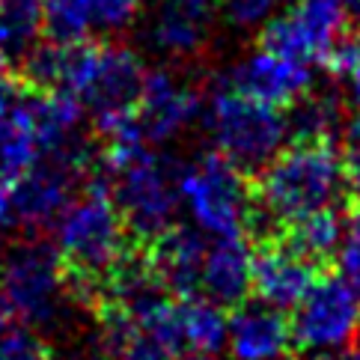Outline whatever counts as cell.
Returning <instances> with one entry per match:
<instances>
[{
    "mask_svg": "<svg viewBox=\"0 0 360 360\" xmlns=\"http://www.w3.org/2000/svg\"><path fill=\"white\" fill-rule=\"evenodd\" d=\"M54 229L69 298L93 316L101 304V280L134 248V238L110 200L101 164L86 176L81 194L66 205Z\"/></svg>",
    "mask_w": 360,
    "mask_h": 360,
    "instance_id": "cell-1",
    "label": "cell"
},
{
    "mask_svg": "<svg viewBox=\"0 0 360 360\" xmlns=\"http://www.w3.org/2000/svg\"><path fill=\"white\" fill-rule=\"evenodd\" d=\"M253 200L283 226L292 217L333 205L342 191L337 140H292L250 176Z\"/></svg>",
    "mask_w": 360,
    "mask_h": 360,
    "instance_id": "cell-2",
    "label": "cell"
},
{
    "mask_svg": "<svg viewBox=\"0 0 360 360\" xmlns=\"http://www.w3.org/2000/svg\"><path fill=\"white\" fill-rule=\"evenodd\" d=\"M105 176L110 188V200L122 214L134 244H146L161 229L176 224V212L179 202H182V194H179L182 164L176 158L152 152L146 146L125 164L105 170Z\"/></svg>",
    "mask_w": 360,
    "mask_h": 360,
    "instance_id": "cell-3",
    "label": "cell"
},
{
    "mask_svg": "<svg viewBox=\"0 0 360 360\" xmlns=\"http://www.w3.org/2000/svg\"><path fill=\"white\" fill-rule=\"evenodd\" d=\"M0 289L12 307V316L27 328H54L66 316L63 310L75 301L66 292V271H63L57 244L45 236H27L6 244L0 256Z\"/></svg>",
    "mask_w": 360,
    "mask_h": 360,
    "instance_id": "cell-4",
    "label": "cell"
},
{
    "mask_svg": "<svg viewBox=\"0 0 360 360\" xmlns=\"http://www.w3.org/2000/svg\"><path fill=\"white\" fill-rule=\"evenodd\" d=\"M205 125L212 131L214 149L224 152L248 176L259 173L289 137L283 108L241 96L221 84H214L209 108H205Z\"/></svg>",
    "mask_w": 360,
    "mask_h": 360,
    "instance_id": "cell-5",
    "label": "cell"
},
{
    "mask_svg": "<svg viewBox=\"0 0 360 360\" xmlns=\"http://www.w3.org/2000/svg\"><path fill=\"white\" fill-rule=\"evenodd\" d=\"M179 194L188 205L194 226L205 236H244V221L253 200L250 176L241 173L224 152H202L197 161L182 164Z\"/></svg>",
    "mask_w": 360,
    "mask_h": 360,
    "instance_id": "cell-6",
    "label": "cell"
},
{
    "mask_svg": "<svg viewBox=\"0 0 360 360\" xmlns=\"http://www.w3.org/2000/svg\"><path fill=\"white\" fill-rule=\"evenodd\" d=\"M292 342L298 349L349 345L360 333V295L330 268L321 271L304 298L295 304Z\"/></svg>",
    "mask_w": 360,
    "mask_h": 360,
    "instance_id": "cell-7",
    "label": "cell"
},
{
    "mask_svg": "<svg viewBox=\"0 0 360 360\" xmlns=\"http://www.w3.org/2000/svg\"><path fill=\"white\" fill-rule=\"evenodd\" d=\"M84 185V179L51 158H39L21 179L9 185V202L15 226L27 236H45L54 229L66 205L78 197L75 191Z\"/></svg>",
    "mask_w": 360,
    "mask_h": 360,
    "instance_id": "cell-8",
    "label": "cell"
},
{
    "mask_svg": "<svg viewBox=\"0 0 360 360\" xmlns=\"http://www.w3.org/2000/svg\"><path fill=\"white\" fill-rule=\"evenodd\" d=\"M202 113V93L173 69H149L137 98V120L149 143H167L191 128Z\"/></svg>",
    "mask_w": 360,
    "mask_h": 360,
    "instance_id": "cell-9",
    "label": "cell"
},
{
    "mask_svg": "<svg viewBox=\"0 0 360 360\" xmlns=\"http://www.w3.org/2000/svg\"><path fill=\"white\" fill-rule=\"evenodd\" d=\"M214 9V0H158L149 18V45L176 66H191L212 42Z\"/></svg>",
    "mask_w": 360,
    "mask_h": 360,
    "instance_id": "cell-10",
    "label": "cell"
},
{
    "mask_svg": "<svg viewBox=\"0 0 360 360\" xmlns=\"http://www.w3.org/2000/svg\"><path fill=\"white\" fill-rule=\"evenodd\" d=\"M214 84L286 110L295 98H301L313 86V75L310 66H304V63L283 60L271 51L256 48L253 54H248L229 72H224Z\"/></svg>",
    "mask_w": 360,
    "mask_h": 360,
    "instance_id": "cell-11",
    "label": "cell"
},
{
    "mask_svg": "<svg viewBox=\"0 0 360 360\" xmlns=\"http://www.w3.org/2000/svg\"><path fill=\"white\" fill-rule=\"evenodd\" d=\"M321 271L325 268L304 259L277 238L259 241L250 256V295L277 310H295V304L304 298Z\"/></svg>",
    "mask_w": 360,
    "mask_h": 360,
    "instance_id": "cell-12",
    "label": "cell"
},
{
    "mask_svg": "<svg viewBox=\"0 0 360 360\" xmlns=\"http://www.w3.org/2000/svg\"><path fill=\"white\" fill-rule=\"evenodd\" d=\"M143 78H146V66L131 48L101 42L96 54V66L89 72V81L78 98L84 110H93V117L113 110H131L137 108Z\"/></svg>",
    "mask_w": 360,
    "mask_h": 360,
    "instance_id": "cell-13",
    "label": "cell"
},
{
    "mask_svg": "<svg viewBox=\"0 0 360 360\" xmlns=\"http://www.w3.org/2000/svg\"><path fill=\"white\" fill-rule=\"evenodd\" d=\"M146 253L149 268L161 280V286L173 295V298H188V295H200V271L205 259V238L200 226L170 224L152 236L146 244H140Z\"/></svg>",
    "mask_w": 360,
    "mask_h": 360,
    "instance_id": "cell-14",
    "label": "cell"
},
{
    "mask_svg": "<svg viewBox=\"0 0 360 360\" xmlns=\"http://www.w3.org/2000/svg\"><path fill=\"white\" fill-rule=\"evenodd\" d=\"M226 345L233 360H280L292 349V321L286 310L265 301H241L226 325Z\"/></svg>",
    "mask_w": 360,
    "mask_h": 360,
    "instance_id": "cell-15",
    "label": "cell"
},
{
    "mask_svg": "<svg viewBox=\"0 0 360 360\" xmlns=\"http://www.w3.org/2000/svg\"><path fill=\"white\" fill-rule=\"evenodd\" d=\"M250 256L253 248L248 236H226L217 238L205 250L202 271H200V292L224 310H233L241 301L250 298Z\"/></svg>",
    "mask_w": 360,
    "mask_h": 360,
    "instance_id": "cell-16",
    "label": "cell"
},
{
    "mask_svg": "<svg viewBox=\"0 0 360 360\" xmlns=\"http://www.w3.org/2000/svg\"><path fill=\"white\" fill-rule=\"evenodd\" d=\"M342 214L333 209V205H325V209L307 212L301 217H292L280 226L277 241L286 244L289 250H295L304 259H310L319 268H328L337 259L340 241H342Z\"/></svg>",
    "mask_w": 360,
    "mask_h": 360,
    "instance_id": "cell-17",
    "label": "cell"
},
{
    "mask_svg": "<svg viewBox=\"0 0 360 360\" xmlns=\"http://www.w3.org/2000/svg\"><path fill=\"white\" fill-rule=\"evenodd\" d=\"M176 321H179V340H182V357L212 360L226 349L229 316L224 307H217L205 295L176 298Z\"/></svg>",
    "mask_w": 360,
    "mask_h": 360,
    "instance_id": "cell-18",
    "label": "cell"
},
{
    "mask_svg": "<svg viewBox=\"0 0 360 360\" xmlns=\"http://www.w3.org/2000/svg\"><path fill=\"white\" fill-rule=\"evenodd\" d=\"M24 98L0 117V185H12L39 161V146H36Z\"/></svg>",
    "mask_w": 360,
    "mask_h": 360,
    "instance_id": "cell-19",
    "label": "cell"
},
{
    "mask_svg": "<svg viewBox=\"0 0 360 360\" xmlns=\"http://www.w3.org/2000/svg\"><path fill=\"white\" fill-rule=\"evenodd\" d=\"M292 140H337L342 128V101L333 93H307L286 108Z\"/></svg>",
    "mask_w": 360,
    "mask_h": 360,
    "instance_id": "cell-20",
    "label": "cell"
},
{
    "mask_svg": "<svg viewBox=\"0 0 360 360\" xmlns=\"http://www.w3.org/2000/svg\"><path fill=\"white\" fill-rule=\"evenodd\" d=\"M286 15L304 36V42L310 45L316 63L325 57L330 42L349 27L345 24L349 21V12H345L340 0H295Z\"/></svg>",
    "mask_w": 360,
    "mask_h": 360,
    "instance_id": "cell-21",
    "label": "cell"
},
{
    "mask_svg": "<svg viewBox=\"0 0 360 360\" xmlns=\"http://www.w3.org/2000/svg\"><path fill=\"white\" fill-rule=\"evenodd\" d=\"M42 36L39 0H0V57L6 66L27 54Z\"/></svg>",
    "mask_w": 360,
    "mask_h": 360,
    "instance_id": "cell-22",
    "label": "cell"
},
{
    "mask_svg": "<svg viewBox=\"0 0 360 360\" xmlns=\"http://www.w3.org/2000/svg\"><path fill=\"white\" fill-rule=\"evenodd\" d=\"M42 4V33L45 39L63 45L86 39L89 27V6L86 0H39Z\"/></svg>",
    "mask_w": 360,
    "mask_h": 360,
    "instance_id": "cell-23",
    "label": "cell"
},
{
    "mask_svg": "<svg viewBox=\"0 0 360 360\" xmlns=\"http://www.w3.org/2000/svg\"><path fill=\"white\" fill-rule=\"evenodd\" d=\"M89 21L101 33H122L137 21L143 0H86Z\"/></svg>",
    "mask_w": 360,
    "mask_h": 360,
    "instance_id": "cell-24",
    "label": "cell"
},
{
    "mask_svg": "<svg viewBox=\"0 0 360 360\" xmlns=\"http://www.w3.org/2000/svg\"><path fill=\"white\" fill-rule=\"evenodd\" d=\"M319 63L333 75V78L349 81L360 69V24L357 27H345L337 39L330 42V48L325 51V57Z\"/></svg>",
    "mask_w": 360,
    "mask_h": 360,
    "instance_id": "cell-25",
    "label": "cell"
},
{
    "mask_svg": "<svg viewBox=\"0 0 360 360\" xmlns=\"http://www.w3.org/2000/svg\"><path fill=\"white\" fill-rule=\"evenodd\" d=\"M333 262L340 268V277L360 295V205H352L349 224L342 229V241Z\"/></svg>",
    "mask_w": 360,
    "mask_h": 360,
    "instance_id": "cell-26",
    "label": "cell"
},
{
    "mask_svg": "<svg viewBox=\"0 0 360 360\" xmlns=\"http://www.w3.org/2000/svg\"><path fill=\"white\" fill-rule=\"evenodd\" d=\"M0 360H54V354L33 328H9L0 333Z\"/></svg>",
    "mask_w": 360,
    "mask_h": 360,
    "instance_id": "cell-27",
    "label": "cell"
},
{
    "mask_svg": "<svg viewBox=\"0 0 360 360\" xmlns=\"http://www.w3.org/2000/svg\"><path fill=\"white\" fill-rule=\"evenodd\" d=\"M342 161V191L349 205H360V113L345 125V152Z\"/></svg>",
    "mask_w": 360,
    "mask_h": 360,
    "instance_id": "cell-28",
    "label": "cell"
},
{
    "mask_svg": "<svg viewBox=\"0 0 360 360\" xmlns=\"http://www.w3.org/2000/svg\"><path fill=\"white\" fill-rule=\"evenodd\" d=\"M277 0H221L226 24H233L238 30H253L271 18Z\"/></svg>",
    "mask_w": 360,
    "mask_h": 360,
    "instance_id": "cell-29",
    "label": "cell"
},
{
    "mask_svg": "<svg viewBox=\"0 0 360 360\" xmlns=\"http://www.w3.org/2000/svg\"><path fill=\"white\" fill-rule=\"evenodd\" d=\"M113 360H179V357L170 349H164L161 342H155L152 337H146V333L137 330L134 337L125 342V349Z\"/></svg>",
    "mask_w": 360,
    "mask_h": 360,
    "instance_id": "cell-30",
    "label": "cell"
},
{
    "mask_svg": "<svg viewBox=\"0 0 360 360\" xmlns=\"http://www.w3.org/2000/svg\"><path fill=\"white\" fill-rule=\"evenodd\" d=\"M27 89L30 86L21 81V75L15 69H0V117H4L6 110L15 108Z\"/></svg>",
    "mask_w": 360,
    "mask_h": 360,
    "instance_id": "cell-31",
    "label": "cell"
},
{
    "mask_svg": "<svg viewBox=\"0 0 360 360\" xmlns=\"http://www.w3.org/2000/svg\"><path fill=\"white\" fill-rule=\"evenodd\" d=\"M292 360H360V349L352 345H333V349H301Z\"/></svg>",
    "mask_w": 360,
    "mask_h": 360,
    "instance_id": "cell-32",
    "label": "cell"
},
{
    "mask_svg": "<svg viewBox=\"0 0 360 360\" xmlns=\"http://www.w3.org/2000/svg\"><path fill=\"white\" fill-rule=\"evenodd\" d=\"M12 319H15V316H12V307H9V301H6L4 289H0V333L12 328Z\"/></svg>",
    "mask_w": 360,
    "mask_h": 360,
    "instance_id": "cell-33",
    "label": "cell"
},
{
    "mask_svg": "<svg viewBox=\"0 0 360 360\" xmlns=\"http://www.w3.org/2000/svg\"><path fill=\"white\" fill-rule=\"evenodd\" d=\"M349 96H352V105H354V110L360 113V69L349 78Z\"/></svg>",
    "mask_w": 360,
    "mask_h": 360,
    "instance_id": "cell-34",
    "label": "cell"
},
{
    "mask_svg": "<svg viewBox=\"0 0 360 360\" xmlns=\"http://www.w3.org/2000/svg\"><path fill=\"white\" fill-rule=\"evenodd\" d=\"M340 4L345 6V12H349V15L360 24V0H340Z\"/></svg>",
    "mask_w": 360,
    "mask_h": 360,
    "instance_id": "cell-35",
    "label": "cell"
},
{
    "mask_svg": "<svg viewBox=\"0 0 360 360\" xmlns=\"http://www.w3.org/2000/svg\"><path fill=\"white\" fill-rule=\"evenodd\" d=\"M81 360H108V357H101V354H89V357H81Z\"/></svg>",
    "mask_w": 360,
    "mask_h": 360,
    "instance_id": "cell-36",
    "label": "cell"
},
{
    "mask_svg": "<svg viewBox=\"0 0 360 360\" xmlns=\"http://www.w3.org/2000/svg\"><path fill=\"white\" fill-rule=\"evenodd\" d=\"M0 69H9V66H6V63H4V57H0Z\"/></svg>",
    "mask_w": 360,
    "mask_h": 360,
    "instance_id": "cell-37",
    "label": "cell"
},
{
    "mask_svg": "<svg viewBox=\"0 0 360 360\" xmlns=\"http://www.w3.org/2000/svg\"><path fill=\"white\" fill-rule=\"evenodd\" d=\"M188 360H205V357H188Z\"/></svg>",
    "mask_w": 360,
    "mask_h": 360,
    "instance_id": "cell-38",
    "label": "cell"
}]
</instances>
